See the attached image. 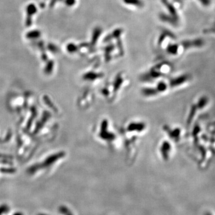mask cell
I'll use <instances>...</instances> for the list:
<instances>
[{
    "instance_id": "6da1fadb",
    "label": "cell",
    "mask_w": 215,
    "mask_h": 215,
    "mask_svg": "<svg viewBox=\"0 0 215 215\" xmlns=\"http://www.w3.org/2000/svg\"><path fill=\"white\" fill-rule=\"evenodd\" d=\"M204 44V41L201 39L194 40H187L183 42L182 45L185 48H189L192 47H201Z\"/></svg>"
},
{
    "instance_id": "7a4b0ae2",
    "label": "cell",
    "mask_w": 215,
    "mask_h": 215,
    "mask_svg": "<svg viewBox=\"0 0 215 215\" xmlns=\"http://www.w3.org/2000/svg\"><path fill=\"white\" fill-rule=\"evenodd\" d=\"M102 33V29L99 27H96L94 28L93 34H92V38L91 41V44L93 46L96 44L99 36H100Z\"/></svg>"
},
{
    "instance_id": "3957f363",
    "label": "cell",
    "mask_w": 215,
    "mask_h": 215,
    "mask_svg": "<svg viewBox=\"0 0 215 215\" xmlns=\"http://www.w3.org/2000/svg\"><path fill=\"white\" fill-rule=\"evenodd\" d=\"M123 1L126 4L133 5L137 7H142L143 6V3L141 0H123Z\"/></svg>"
},
{
    "instance_id": "277c9868",
    "label": "cell",
    "mask_w": 215,
    "mask_h": 215,
    "mask_svg": "<svg viewBox=\"0 0 215 215\" xmlns=\"http://www.w3.org/2000/svg\"><path fill=\"white\" fill-rule=\"evenodd\" d=\"M179 47L177 44L170 45L167 48V51L170 54H176L179 52Z\"/></svg>"
},
{
    "instance_id": "5b68a950",
    "label": "cell",
    "mask_w": 215,
    "mask_h": 215,
    "mask_svg": "<svg viewBox=\"0 0 215 215\" xmlns=\"http://www.w3.org/2000/svg\"><path fill=\"white\" fill-rule=\"evenodd\" d=\"M66 50L70 53H73L78 51V48L76 45L73 43H70L66 45Z\"/></svg>"
},
{
    "instance_id": "8992f818",
    "label": "cell",
    "mask_w": 215,
    "mask_h": 215,
    "mask_svg": "<svg viewBox=\"0 0 215 215\" xmlns=\"http://www.w3.org/2000/svg\"><path fill=\"white\" fill-rule=\"evenodd\" d=\"M41 36V32L39 30H33L27 34V37L32 39L39 38Z\"/></svg>"
},
{
    "instance_id": "52a82bcc",
    "label": "cell",
    "mask_w": 215,
    "mask_h": 215,
    "mask_svg": "<svg viewBox=\"0 0 215 215\" xmlns=\"http://www.w3.org/2000/svg\"><path fill=\"white\" fill-rule=\"evenodd\" d=\"M10 207L7 204H2L0 205V215L5 214L10 211Z\"/></svg>"
},
{
    "instance_id": "ba28073f",
    "label": "cell",
    "mask_w": 215,
    "mask_h": 215,
    "mask_svg": "<svg viewBox=\"0 0 215 215\" xmlns=\"http://www.w3.org/2000/svg\"><path fill=\"white\" fill-rule=\"evenodd\" d=\"M59 211L60 212L61 214H67V213H70V211L68 209L67 207H65V206H61L60 208H59Z\"/></svg>"
},
{
    "instance_id": "9c48e42d",
    "label": "cell",
    "mask_w": 215,
    "mask_h": 215,
    "mask_svg": "<svg viewBox=\"0 0 215 215\" xmlns=\"http://www.w3.org/2000/svg\"><path fill=\"white\" fill-rule=\"evenodd\" d=\"M200 3L204 7H208L210 5L212 0H198Z\"/></svg>"
},
{
    "instance_id": "30bf717a",
    "label": "cell",
    "mask_w": 215,
    "mask_h": 215,
    "mask_svg": "<svg viewBox=\"0 0 215 215\" xmlns=\"http://www.w3.org/2000/svg\"><path fill=\"white\" fill-rule=\"evenodd\" d=\"M48 48L51 52H57L58 51V48L53 44H49Z\"/></svg>"
},
{
    "instance_id": "8fae6325",
    "label": "cell",
    "mask_w": 215,
    "mask_h": 215,
    "mask_svg": "<svg viewBox=\"0 0 215 215\" xmlns=\"http://www.w3.org/2000/svg\"><path fill=\"white\" fill-rule=\"evenodd\" d=\"M65 3L67 6H72L75 3V0H65Z\"/></svg>"
},
{
    "instance_id": "7c38bea8",
    "label": "cell",
    "mask_w": 215,
    "mask_h": 215,
    "mask_svg": "<svg viewBox=\"0 0 215 215\" xmlns=\"http://www.w3.org/2000/svg\"><path fill=\"white\" fill-rule=\"evenodd\" d=\"M13 215H23V214L21 212H16V213H14Z\"/></svg>"
},
{
    "instance_id": "4fadbf2b",
    "label": "cell",
    "mask_w": 215,
    "mask_h": 215,
    "mask_svg": "<svg viewBox=\"0 0 215 215\" xmlns=\"http://www.w3.org/2000/svg\"><path fill=\"white\" fill-rule=\"evenodd\" d=\"M38 215H48L47 214H44V213H40V214H38Z\"/></svg>"
},
{
    "instance_id": "5bb4252c",
    "label": "cell",
    "mask_w": 215,
    "mask_h": 215,
    "mask_svg": "<svg viewBox=\"0 0 215 215\" xmlns=\"http://www.w3.org/2000/svg\"><path fill=\"white\" fill-rule=\"evenodd\" d=\"M66 215H73L72 213H71L70 212V213H67V214H66Z\"/></svg>"
}]
</instances>
